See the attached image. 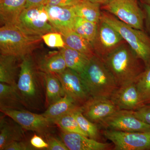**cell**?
<instances>
[{"label":"cell","instance_id":"6da1fadb","mask_svg":"<svg viewBox=\"0 0 150 150\" xmlns=\"http://www.w3.org/2000/svg\"><path fill=\"white\" fill-rule=\"evenodd\" d=\"M16 87L25 108L41 109L45 102L44 74L38 69L33 54L23 58Z\"/></svg>","mask_w":150,"mask_h":150},{"label":"cell","instance_id":"7a4b0ae2","mask_svg":"<svg viewBox=\"0 0 150 150\" xmlns=\"http://www.w3.org/2000/svg\"><path fill=\"white\" fill-rule=\"evenodd\" d=\"M103 61L118 87L135 82L146 70L142 60L126 42Z\"/></svg>","mask_w":150,"mask_h":150},{"label":"cell","instance_id":"3957f363","mask_svg":"<svg viewBox=\"0 0 150 150\" xmlns=\"http://www.w3.org/2000/svg\"><path fill=\"white\" fill-rule=\"evenodd\" d=\"M42 37L32 35L18 25H6L0 28V53L24 58L40 48Z\"/></svg>","mask_w":150,"mask_h":150},{"label":"cell","instance_id":"277c9868","mask_svg":"<svg viewBox=\"0 0 150 150\" xmlns=\"http://www.w3.org/2000/svg\"><path fill=\"white\" fill-rule=\"evenodd\" d=\"M80 75L91 96L110 98L118 87L104 62L96 55Z\"/></svg>","mask_w":150,"mask_h":150},{"label":"cell","instance_id":"5b68a950","mask_svg":"<svg viewBox=\"0 0 150 150\" xmlns=\"http://www.w3.org/2000/svg\"><path fill=\"white\" fill-rule=\"evenodd\" d=\"M112 26L142 60L146 70L150 68V36L144 30L129 26L107 12H101V19Z\"/></svg>","mask_w":150,"mask_h":150},{"label":"cell","instance_id":"8992f818","mask_svg":"<svg viewBox=\"0 0 150 150\" xmlns=\"http://www.w3.org/2000/svg\"><path fill=\"white\" fill-rule=\"evenodd\" d=\"M101 9L131 27L144 30V12L140 7L138 0H109L101 6Z\"/></svg>","mask_w":150,"mask_h":150},{"label":"cell","instance_id":"52a82bcc","mask_svg":"<svg viewBox=\"0 0 150 150\" xmlns=\"http://www.w3.org/2000/svg\"><path fill=\"white\" fill-rule=\"evenodd\" d=\"M1 112L10 117L25 130L33 131L45 138L51 134L54 123L43 114L23 109H0Z\"/></svg>","mask_w":150,"mask_h":150},{"label":"cell","instance_id":"ba28073f","mask_svg":"<svg viewBox=\"0 0 150 150\" xmlns=\"http://www.w3.org/2000/svg\"><path fill=\"white\" fill-rule=\"evenodd\" d=\"M103 135L115 150H150V131L123 132L105 129Z\"/></svg>","mask_w":150,"mask_h":150},{"label":"cell","instance_id":"9c48e42d","mask_svg":"<svg viewBox=\"0 0 150 150\" xmlns=\"http://www.w3.org/2000/svg\"><path fill=\"white\" fill-rule=\"evenodd\" d=\"M18 25L28 33L41 37L48 33L56 31L49 22L45 6L25 8Z\"/></svg>","mask_w":150,"mask_h":150},{"label":"cell","instance_id":"30bf717a","mask_svg":"<svg viewBox=\"0 0 150 150\" xmlns=\"http://www.w3.org/2000/svg\"><path fill=\"white\" fill-rule=\"evenodd\" d=\"M125 43L126 41L114 28L100 19L92 43L96 56L103 60Z\"/></svg>","mask_w":150,"mask_h":150},{"label":"cell","instance_id":"8fae6325","mask_svg":"<svg viewBox=\"0 0 150 150\" xmlns=\"http://www.w3.org/2000/svg\"><path fill=\"white\" fill-rule=\"evenodd\" d=\"M98 125L105 129L123 132L150 131V125L136 117L131 110H118Z\"/></svg>","mask_w":150,"mask_h":150},{"label":"cell","instance_id":"7c38bea8","mask_svg":"<svg viewBox=\"0 0 150 150\" xmlns=\"http://www.w3.org/2000/svg\"><path fill=\"white\" fill-rule=\"evenodd\" d=\"M62 83L65 95L76 104L81 106L91 97L80 75L67 68L62 72L55 74Z\"/></svg>","mask_w":150,"mask_h":150},{"label":"cell","instance_id":"4fadbf2b","mask_svg":"<svg viewBox=\"0 0 150 150\" xmlns=\"http://www.w3.org/2000/svg\"><path fill=\"white\" fill-rule=\"evenodd\" d=\"M81 107L84 116L98 125L119 110L110 98L99 97L91 96Z\"/></svg>","mask_w":150,"mask_h":150},{"label":"cell","instance_id":"5bb4252c","mask_svg":"<svg viewBox=\"0 0 150 150\" xmlns=\"http://www.w3.org/2000/svg\"><path fill=\"white\" fill-rule=\"evenodd\" d=\"M110 99L119 110H136L145 105L135 83L118 87Z\"/></svg>","mask_w":150,"mask_h":150},{"label":"cell","instance_id":"9a60e30c","mask_svg":"<svg viewBox=\"0 0 150 150\" xmlns=\"http://www.w3.org/2000/svg\"><path fill=\"white\" fill-rule=\"evenodd\" d=\"M48 19L57 32L63 33L73 30L76 15L72 7L45 6Z\"/></svg>","mask_w":150,"mask_h":150},{"label":"cell","instance_id":"2e32d148","mask_svg":"<svg viewBox=\"0 0 150 150\" xmlns=\"http://www.w3.org/2000/svg\"><path fill=\"white\" fill-rule=\"evenodd\" d=\"M60 137L69 150H106L111 145L78 133L62 131Z\"/></svg>","mask_w":150,"mask_h":150},{"label":"cell","instance_id":"e0dca14e","mask_svg":"<svg viewBox=\"0 0 150 150\" xmlns=\"http://www.w3.org/2000/svg\"><path fill=\"white\" fill-rule=\"evenodd\" d=\"M38 69L43 73L58 74L67 68L61 51H49L33 54Z\"/></svg>","mask_w":150,"mask_h":150},{"label":"cell","instance_id":"ac0fdd59","mask_svg":"<svg viewBox=\"0 0 150 150\" xmlns=\"http://www.w3.org/2000/svg\"><path fill=\"white\" fill-rule=\"evenodd\" d=\"M4 115L0 117V150H4L12 142L25 140V137L24 129L10 117L6 118Z\"/></svg>","mask_w":150,"mask_h":150},{"label":"cell","instance_id":"d6986e66","mask_svg":"<svg viewBox=\"0 0 150 150\" xmlns=\"http://www.w3.org/2000/svg\"><path fill=\"white\" fill-rule=\"evenodd\" d=\"M22 58L12 55H0V82L16 86L21 69Z\"/></svg>","mask_w":150,"mask_h":150},{"label":"cell","instance_id":"ffe728a7","mask_svg":"<svg viewBox=\"0 0 150 150\" xmlns=\"http://www.w3.org/2000/svg\"><path fill=\"white\" fill-rule=\"evenodd\" d=\"M25 4L26 0H0L1 25H18L20 17L25 8Z\"/></svg>","mask_w":150,"mask_h":150},{"label":"cell","instance_id":"44dd1931","mask_svg":"<svg viewBox=\"0 0 150 150\" xmlns=\"http://www.w3.org/2000/svg\"><path fill=\"white\" fill-rule=\"evenodd\" d=\"M80 110H81V107L76 104L72 100L65 95L62 98L49 105L42 114L54 123V121L62 116Z\"/></svg>","mask_w":150,"mask_h":150},{"label":"cell","instance_id":"7402d4cb","mask_svg":"<svg viewBox=\"0 0 150 150\" xmlns=\"http://www.w3.org/2000/svg\"><path fill=\"white\" fill-rule=\"evenodd\" d=\"M25 108L16 86L0 83V109H23Z\"/></svg>","mask_w":150,"mask_h":150},{"label":"cell","instance_id":"603a6c76","mask_svg":"<svg viewBox=\"0 0 150 150\" xmlns=\"http://www.w3.org/2000/svg\"><path fill=\"white\" fill-rule=\"evenodd\" d=\"M45 82V105H49L64 96L65 93L61 82L55 74L44 73Z\"/></svg>","mask_w":150,"mask_h":150},{"label":"cell","instance_id":"cb8c5ba5","mask_svg":"<svg viewBox=\"0 0 150 150\" xmlns=\"http://www.w3.org/2000/svg\"><path fill=\"white\" fill-rule=\"evenodd\" d=\"M61 34L68 47L85 54L90 58L96 55L92 43L74 30Z\"/></svg>","mask_w":150,"mask_h":150},{"label":"cell","instance_id":"d4e9b609","mask_svg":"<svg viewBox=\"0 0 150 150\" xmlns=\"http://www.w3.org/2000/svg\"><path fill=\"white\" fill-rule=\"evenodd\" d=\"M63 55L67 68L80 74L88 65L90 59L88 56L65 45L59 48Z\"/></svg>","mask_w":150,"mask_h":150},{"label":"cell","instance_id":"484cf974","mask_svg":"<svg viewBox=\"0 0 150 150\" xmlns=\"http://www.w3.org/2000/svg\"><path fill=\"white\" fill-rule=\"evenodd\" d=\"M76 16L98 23L101 17V5L88 0H83L72 7Z\"/></svg>","mask_w":150,"mask_h":150},{"label":"cell","instance_id":"4316f807","mask_svg":"<svg viewBox=\"0 0 150 150\" xmlns=\"http://www.w3.org/2000/svg\"><path fill=\"white\" fill-rule=\"evenodd\" d=\"M97 24L76 16L73 30L92 43L96 35Z\"/></svg>","mask_w":150,"mask_h":150},{"label":"cell","instance_id":"83f0119b","mask_svg":"<svg viewBox=\"0 0 150 150\" xmlns=\"http://www.w3.org/2000/svg\"><path fill=\"white\" fill-rule=\"evenodd\" d=\"M81 129L88 137L93 139L100 142V135L98 126L86 118L82 112L81 110L73 113Z\"/></svg>","mask_w":150,"mask_h":150},{"label":"cell","instance_id":"f1b7e54d","mask_svg":"<svg viewBox=\"0 0 150 150\" xmlns=\"http://www.w3.org/2000/svg\"><path fill=\"white\" fill-rule=\"evenodd\" d=\"M73 113H69L57 119L54 121V124L59 126L62 131L78 133L88 137L81 129Z\"/></svg>","mask_w":150,"mask_h":150},{"label":"cell","instance_id":"f546056e","mask_svg":"<svg viewBox=\"0 0 150 150\" xmlns=\"http://www.w3.org/2000/svg\"><path fill=\"white\" fill-rule=\"evenodd\" d=\"M134 83L144 103L150 104V68L145 70Z\"/></svg>","mask_w":150,"mask_h":150},{"label":"cell","instance_id":"4dcf8cb0","mask_svg":"<svg viewBox=\"0 0 150 150\" xmlns=\"http://www.w3.org/2000/svg\"><path fill=\"white\" fill-rule=\"evenodd\" d=\"M42 38L45 44L51 48L59 49L63 48L66 45L62 34L57 31L46 33L42 35Z\"/></svg>","mask_w":150,"mask_h":150},{"label":"cell","instance_id":"1f68e13d","mask_svg":"<svg viewBox=\"0 0 150 150\" xmlns=\"http://www.w3.org/2000/svg\"><path fill=\"white\" fill-rule=\"evenodd\" d=\"M45 138L48 144L47 150H69L62 139L52 136L51 134Z\"/></svg>","mask_w":150,"mask_h":150},{"label":"cell","instance_id":"d6a6232c","mask_svg":"<svg viewBox=\"0 0 150 150\" xmlns=\"http://www.w3.org/2000/svg\"><path fill=\"white\" fill-rule=\"evenodd\" d=\"M131 111L136 117L150 126V104L145 105L138 110Z\"/></svg>","mask_w":150,"mask_h":150},{"label":"cell","instance_id":"836d02e7","mask_svg":"<svg viewBox=\"0 0 150 150\" xmlns=\"http://www.w3.org/2000/svg\"><path fill=\"white\" fill-rule=\"evenodd\" d=\"M35 149L25 140L16 141L7 146L4 150H33Z\"/></svg>","mask_w":150,"mask_h":150},{"label":"cell","instance_id":"e575fe53","mask_svg":"<svg viewBox=\"0 0 150 150\" xmlns=\"http://www.w3.org/2000/svg\"><path fill=\"white\" fill-rule=\"evenodd\" d=\"M30 144L35 150H46L48 148L47 142L43 139L41 136L34 134L30 141Z\"/></svg>","mask_w":150,"mask_h":150},{"label":"cell","instance_id":"d590c367","mask_svg":"<svg viewBox=\"0 0 150 150\" xmlns=\"http://www.w3.org/2000/svg\"><path fill=\"white\" fill-rule=\"evenodd\" d=\"M82 1L83 0H48L46 5L72 7Z\"/></svg>","mask_w":150,"mask_h":150},{"label":"cell","instance_id":"8d00e7d4","mask_svg":"<svg viewBox=\"0 0 150 150\" xmlns=\"http://www.w3.org/2000/svg\"><path fill=\"white\" fill-rule=\"evenodd\" d=\"M48 0H26L25 8L31 7L46 6Z\"/></svg>","mask_w":150,"mask_h":150},{"label":"cell","instance_id":"74e56055","mask_svg":"<svg viewBox=\"0 0 150 150\" xmlns=\"http://www.w3.org/2000/svg\"><path fill=\"white\" fill-rule=\"evenodd\" d=\"M143 6L144 11L146 26L150 33V6L143 4Z\"/></svg>","mask_w":150,"mask_h":150},{"label":"cell","instance_id":"f35d334b","mask_svg":"<svg viewBox=\"0 0 150 150\" xmlns=\"http://www.w3.org/2000/svg\"><path fill=\"white\" fill-rule=\"evenodd\" d=\"M96 4H99L100 5H103L108 1L109 0H88Z\"/></svg>","mask_w":150,"mask_h":150},{"label":"cell","instance_id":"ab89813d","mask_svg":"<svg viewBox=\"0 0 150 150\" xmlns=\"http://www.w3.org/2000/svg\"><path fill=\"white\" fill-rule=\"evenodd\" d=\"M143 4L150 6V0H142Z\"/></svg>","mask_w":150,"mask_h":150}]
</instances>
